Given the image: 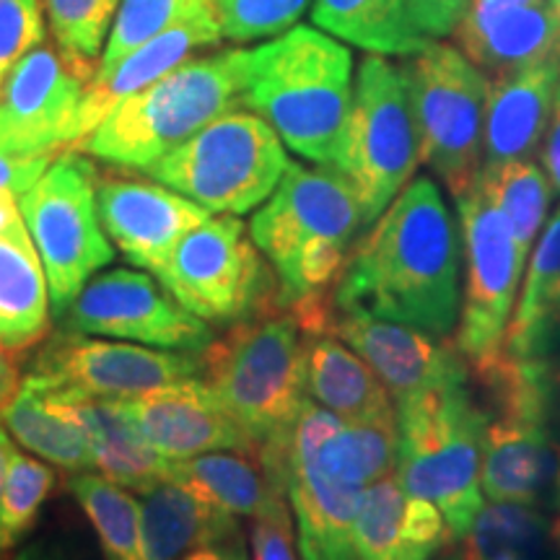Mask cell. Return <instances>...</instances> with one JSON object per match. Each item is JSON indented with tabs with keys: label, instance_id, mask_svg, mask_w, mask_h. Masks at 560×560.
<instances>
[{
	"label": "cell",
	"instance_id": "18",
	"mask_svg": "<svg viewBox=\"0 0 560 560\" xmlns=\"http://www.w3.org/2000/svg\"><path fill=\"white\" fill-rule=\"evenodd\" d=\"M117 402L140 436L170 462L192 459L208 452H244L260 457L252 439L200 376Z\"/></svg>",
	"mask_w": 560,
	"mask_h": 560
},
{
	"label": "cell",
	"instance_id": "27",
	"mask_svg": "<svg viewBox=\"0 0 560 560\" xmlns=\"http://www.w3.org/2000/svg\"><path fill=\"white\" fill-rule=\"evenodd\" d=\"M304 380L306 397L342 420L397 410L380 376L332 332H304Z\"/></svg>",
	"mask_w": 560,
	"mask_h": 560
},
{
	"label": "cell",
	"instance_id": "7",
	"mask_svg": "<svg viewBox=\"0 0 560 560\" xmlns=\"http://www.w3.org/2000/svg\"><path fill=\"white\" fill-rule=\"evenodd\" d=\"M291 159L252 109H231L143 170L208 213H249L270 198Z\"/></svg>",
	"mask_w": 560,
	"mask_h": 560
},
{
	"label": "cell",
	"instance_id": "24",
	"mask_svg": "<svg viewBox=\"0 0 560 560\" xmlns=\"http://www.w3.org/2000/svg\"><path fill=\"white\" fill-rule=\"evenodd\" d=\"M50 330V285L45 265L21 219L19 195L0 192V348L37 346Z\"/></svg>",
	"mask_w": 560,
	"mask_h": 560
},
{
	"label": "cell",
	"instance_id": "15",
	"mask_svg": "<svg viewBox=\"0 0 560 560\" xmlns=\"http://www.w3.org/2000/svg\"><path fill=\"white\" fill-rule=\"evenodd\" d=\"M60 317L68 332L164 350L202 353L213 342L208 322L187 312L156 278L128 268L96 272Z\"/></svg>",
	"mask_w": 560,
	"mask_h": 560
},
{
	"label": "cell",
	"instance_id": "47",
	"mask_svg": "<svg viewBox=\"0 0 560 560\" xmlns=\"http://www.w3.org/2000/svg\"><path fill=\"white\" fill-rule=\"evenodd\" d=\"M16 560H70L60 548H52V545H30L16 556Z\"/></svg>",
	"mask_w": 560,
	"mask_h": 560
},
{
	"label": "cell",
	"instance_id": "29",
	"mask_svg": "<svg viewBox=\"0 0 560 560\" xmlns=\"http://www.w3.org/2000/svg\"><path fill=\"white\" fill-rule=\"evenodd\" d=\"M317 30L384 58H410L429 45L412 19L410 0H312Z\"/></svg>",
	"mask_w": 560,
	"mask_h": 560
},
{
	"label": "cell",
	"instance_id": "39",
	"mask_svg": "<svg viewBox=\"0 0 560 560\" xmlns=\"http://www.w3.org/2000/svg\"><path fill=\"white\" fill-rule=\"evenodd\" d=\"M312 0H213L221 34L231 42L270 39L289 32Z\"/></svg>",
	"mask_w": 560,
	"mask_h": 560
},
{
	"label": "cell",
	"instance_id": "12",
	"mask_svg": "<svg viewBox=\"0 0 560 560\" xmlns=\"http://www.w3.org/2000/svg\"><path fill=\"white\" fill-rule=\"evenodd\" d=\"M342 418L306 397L289 436L260 450V462L272 480L283 482L296 520L301 560H359L353 522L363 488L348 486L319 465L322 439Z\"/></svg>",
	"mask_w": 560,
	"mask_h": 560
},
{
	"label": "cell",
	"instance_id": "33",
	"mask_svg": "<svg viewBox=\"0 0 560 560\" xmlns=\"http://www.w3.org/2000/svg\"><path fill=\"white\" fill-rule=\"evenodd\" d=\"M70 493L89 516L107 560H151L136 493L115 486L100 472H75L70 478Z\"/></svg>",
	"mask_w": 560,
	"mask_h": 560
},
{
	"label": "cell",
	"instance_id": "35",
	"mask_svg": "<svg viewBox=\"0 0 560 560\" xmlns=\"http://www.w3.org/2000/svg\"><path fill=\"white\" fill-rule=\"evenodd\" d=\"M548 522L527 503L482 506L462 537V560H540Z\"/></svg>",
	"mask_w": 560,
	"mask_h": 560
},
{
	"label": "cell",
	"instance_id": "13",
	"mask_svg": "<svg viewBox=\"0 0 560 560\" xmlns=\"http://www.w3.org/2000/svg\"><path fill=\"white\" fill-rule=\"evenodd\" d=\"M454 200L459 208L467 262L465 301L459 304L454 346L467 366L478 371L501 355L527 257L522 255L501 210L486 198L478 182Z\"/></svg>",
	"mask_w": 560,
	"mask_h": 560
},
{
	"label": "cell",
	"instance_id": "34",
	"mask_svg": "<svg viewBox=\"0 0 560 560\" xmlns=\"http://www.w3.org/2000/svg\"><path fill=\"white\" fill-rule=\"evenodd\" d=\"M480 190L501 210L511 234L527 257L540 234L552 198L548 174L535 161H506V164L482 166L478 174Z\"/></svg>",
	"mask_w": 560,
	"mask_h": 560
},
{
	"label": "cell",
	"instance_id": "26",
	"mask_svg": "<svg viewBox=\"0 0 560 560\" xmlns=\"http://www.w3.org/2000/svg\"><path fill=\"white\" fill-rule=\"evenodd\" d=\"M138 503L151 560H182L192 550L242 532L234 514L213 506L172 475L140 490Z\"/></svg>",
	"mask_w": 560,
	"mask_h": 560
},
{
	"label": "cell",
	"instance_id": "32",
	"mask_svg": "<svg viewBox=\"0 0 560 560\" xmlns=\"http://www.w3.org/2000/svg\"><path fill=\"white\" fill-rule=\"evenodd\" d=\"M397 410L359 420H340L322 439L317 459L348 486L363 488L397 470Z\"/></svg>",
	"mask_w": 560,
	"mask_h": 560
},
{
	"label": "cell",
	"instance_id": "22",
	"mask_svg": "<svg viewBox=\"0 0 560 560\" xmlns=\"http://www.w3.org/2000/svg\"><path fill=\"white\" fill-rule=\"evenodd\" d=\"M560 89V58L490 75L486 94V164L527 161L542 145Z\"/></svg>",
	"mask_w": 560,
	"mask_h": 560
},
{
	"label": "cell",
	"instance_id": "51",
	"mask_svg": "<svg viewBox=\"0 0 560 560\" xmlns=\"http://www.w3.org/2000/svg\"><path fill=\"white\" fill-rule=\"evenodd\" d=\"M552 389H556L560 395V369L552 371Z\"/></svg>",
	"mask_w": 560,
	"mask_h": 560
},
{
	"label": "cell",
	"instance_id": "49",
	"mask_svg": "<svg viewBox=\"0 0 560 560\" xmlns=\"http://www.w3.org/2000/svg\"><path fill=\"white\" fill-rule=\"evenodd\" d=\"M552 9V19H556V30H558V47H560V0H550Z\"/></svg>",
	"mask_w": 560,
	"mask_h": 560
},
{
	"label": "cell",
	"instance_id": "28",
	"mask_svg": "<svg viewBox=\"0 0 560 560\" xmlns=\"http://www.w3.org/2000/svg\"><path fill=\"white\" fill-rule=\"evenodd\" d=\"M0 423L21 446L55 467L73 475L94 470L86 431L32 376H24L16 395L0 408Z\"/></svg>",
	"mask_w": 560,
	"mask_h": 560
},
{
	"label": "cell",
	"instance_id": "5",
	"mask_svg": "<svg viewBox=\"0 0 560 560\" xmlns=\"http://www.w3.org/2000/svg\"><path fill=\"white\" fill-rule=\"evenodd\" d=\"M488 412L465 384L420 392L397 402V480L444 514L462 540L482 509V450Z\"/></svg>",
	"mask_w": 560,
	"mask_h": 560
},
{
	"label": "cell",
	"instance_id": "9",
	"mask_svg": "<svg viewBox=\"0 0 560 560\" xmlns=\"http://www.w3.org/2000/svg\"><path fill=\"white\" fill-rule=\"evenodd\" d=\"M96 185V166L68 149L50 161L30 190L19 195L21 219L45 265L50 304L58 317L115 257L100 219Z\"/></svg>",
	"mask_w": 560,
	"mask_h": 560
},
{
	"label": "cell",
	"instance_id": "19",
	"mask_svg": "<svg viewBox=\"0 0 560 560\" xmlns=\"http://www.w3.org/2000/svg\"><path fill=\"white\" fill-rule=\"evenodd\" d=\"M100 219L109 242L138 268L153 272L182 236L210 219L206 208L161 182L107 174L96 185Z\"/></svg>",
	"mask_w": 560,
	"mask_h": 560
},
{
	"label": "cell",
	"instance_id": "31",
	"mask_svg": "<svg viewBox=\"0 0 560 560\" xmlns=\"http://www.w3.org/2000/svg\"><path fill=\"white\" fill-rule=\"evenodd\" d=\"M170 475L236 520H252L278 490H285L270 478L260 457L244 452H208L192 459L170 462Z\"/></svg>",
	"mask_w": 560,
	"mask_h": 560
},
{
	"label": "cell",
	"instance_id": "36",
	"mask_svg": "<svg viewBox=\"0 0 560 560\" xmlns=\"http://www.w3.org/2000/svg\"><path fill=\"white\" fill-rule=\"evenodd\" d=\"M55 45L70 58L100 66L120 0H42Z\"/></svg>",
	"mask_w": 560,
	"mask_h": 560
},
{
	"label": "cell",
	"instance_id": "2",
	"mask_svg": "<svg viewBox=\"0 0 560 560\" xmlns=\"http://www.w3.org/2000/svg\"><path fill=\"white\" fill-rule=\"evenodd\" d=\"M363 223L350 182L322 164L291 161L283 179L252 215L249 236L278 280V306L310 322L332 306V291Z\"/></svg>",
	"mask_w": 560,
	"mask_h": 560
},
{
	"label": "cell",
	"instance_id": "14",
	"mask_svg": "<svg viewBox=\"0 0 560 560\" xmlns=\"http://www.w3.org/2000/svg\"><path fill=\"white\" fill-rule=\"evenodd\" d=\"M96 66L42 42L0 83V151L58 156L79 140L83 94Z\"/></svg>",
	"mask_w": 560,
	"mask_h": 560
},
{
	"label": "cell",
	"instance_id": "16",
	"mask_svg": "<svg viewBox=\"0 0 560 560\" xmlns=\"http://www.w3.org/2000/svg\"><path fill=\"white\" fill-rule=\"evenodd\" d=\"M32 376L102 400H130L202 374V353L60 332L34 355Z\"/></svg>",
	"mask_w": 560,
	"mask_h": 560
},
{
	"label": "cell",
	"instance_id": "38",
	"mask_svg": "<svg viewBox=\"0 0 560 560\" xmlns=\"http://www.w3.org/2000/svg\"><path fill=\"white\" fill-rule=\"evenodd\" d=\"M52 486L55 472L45 462L13 452L0 499V550L13 548L32 529Z\"/></svg>",
	"mask_w": 560,
	"mask_h": 560
},
{
	"label": "cell",
	"instance_id": "37",
	"mask_svg": "<svg viewBox=\"0 0 560 560\" xmlns=\"http://www.w3.org/2000/svg\"><path fill=\"white\" fill-rule=\"evenodd\" d=\"M213 5V0H120L96 73H104L166 26Z\"/></svg>",
	"mask_w": 560,
	"mask_h": 560
},
{
	"label": "cell",
	"instance_id": "8",
	"mask_svg": "<svg viewBox=\"0 0 560 560\" xmlns=\"http://www.w3.org/2000/svg\"><path fill=\"white\" fill-rule=\"evenodd\" d=\"M420 164V138L402 66L366 55L332 166L350 182L371 226L405 190Z\"/></svg>",
	"mask_w": 560,
	"mask_h": 560
},
{
	"label": "cell",
	"instance_id": "46",
	"mask_svg": "<svg viewBox=\"0 0 560 560\" xmlns=\"http://www.w3.org/2000/svg\"><path fill=\"white\" fill-rule=\"evenodd\" d=\"M19 387H21L19 371L9 359H5L3 348H0V408H3V405L9 402L13 395H16Z\"/></svg>",
	"mask_w": 560,
	"mask_h": 560
},
{
	"label": "cell",
	"instance_id": "40",
	"mask_svg": "<svg viewBox=\"0 0 560 560\" xmlns=\"http://www.w3.org/2000/svg\"><path fill=\"white\" fill-rule=\"evenodd\" d=\"M45 37L47 16L42 0H0V83Z\"/></svg>",
	"mask_w": 560,
	"mask_h": 560
},
{
	"label": "cell",
	"instance_id": "45",
	"mask_svg": "<svg viewBox=\"0 0 560 560\" xmlns=\"http://www.w3.org/2000/svg\"><path fill=\"white\" fill-rule=\"evenodd\" d=\"M182 560H249L247 556V542H244L242 532L226 537V540L210 542L206 548L192 550L190 556H185Z\"/></svg>",
	"mask_w": 560,
	"mask_h": 560
},
{
	"label": "cell",
	"instance_id": "4",
	"mask_svg": "<svg viewBox=\"0 0 560 560\" xmlns=\"http://www.w3.org/2000/svg\"><path fill=\"white\" fill-rule=\"evenodd\" d=\"M249 60L252 50L242 47L195 55L117 104L73 151L128 170H149L221 115L247 107Z\"/></svg>",
	"mask_w": 560,
	"mask_h": 560
},
{
	"label": "cell",
	"instance_id": "44",
	"mask_svg": "<svg viewBox=\"0 0 560 560\" xmlns=\"http://www.w3.org/2000/svg\"><path fill=\"white\" fill-rule=\"evenodd\" d=\"M542 170L548 174L552 192L560 195V89L556 96V107H552L548 130L542 138Z\"/></svg>",
	"mask_w": 560,
	"mask_h": 560
},
{
	"label": "cell",
	"instance_id": "43",
	"mask_svg": "<svg viewBox=\"0 0 560 560\" xmlns=\"http://www.w3.org/2000/svg\"><path fill=\"white\" fill-rule=\"evenodd\" d=\"M55 156H9L0 151V192L21 195L45 174Z\"/></svg>",
	"mask_w": 560,
	"mask_h": 560
},
{
	"label": "cell",
	"instance_id": "42",
	"mask_svg": "<svg viewBox=\"0 0 560 560\" xmlns=\"http://www.w3.org/2000/svg\"><path fill=\"white\" fill-rule=\"evenodd\" d=\"M470 0H410L418 30L431 39H444L465 16Z\"/></svg>",
	"mask_w": 560,
	"mask_h": 560
},
{
	"label": "cell",
	"instance_id": "20",
	"mask_svg": "<svg viewBox=\"0 0 560 560\" xmlns=\"http://www.w3.org/2000/svg\"><path fill=\"white\" fill-rule=\"evenodd\" d=\"M452 34L486 79L560 58L550 0H470Z\"/></svg>",
	"mask_w": 560,
	"mask_h": 560
},
{
	"label": "cell",
	"instance_id": "21",
	"mask_svg": "<svg viewBox=\"0 0 560 560\" xmlns=\"http://www.w3.org/2000/svg\"><path fill=\"white\" fill-rule=\"evenodd\" d=\"M223 39L219 16H215V5H208L192 16L177 21V24L166 26L156 37L136 47V50L117 60L115 66L104 73L91 75L86 94H83L81 115H79V140L89 136L91 130L109 115L117 104L138 94L151 83L164 79L170 70L190 60L206 47H215ZM73 145V149H75Z\"/></svg>",
	"mask_w": 560,
	"mask_h": 560
},
{
	"label": "cell",
	"instance_id": "48",
	"mask_svg": "<svg viewBox=\"0 0 560 560\" xmlns=\"http://www.w3.org/2000/svg\"><path fill=\"white\" fill-rule=\"evenodd\" d=\"M13 444L9 439V431L3 429V423H0V499H3V486H5V472H9V462L13 457ZM3 552V550H0Z\"/></svg>",
	"mask_w": 560,
	"mask_h": 560
},
{
	"label": "cell",
	"instance_id": "6",
	"mask_svg": "<svg viewBox=\"0 0 560 560\" xmlns=\"http://www.w3.org/2000/svg\"><path fill=\"white\" fill-rule=\"evenodd\" d=\"M202 374L260 452L289 436L306 402L304 332L291 312L272 306L210 342Z\"/></svg>",
	"mask_w": 560,
	"mask_h": 560
},
{
	"label": "cell",
	"instance_id": "3",
	"mask_svg": "<svg viewBox=\"0 0 560 560\" xmlns=\"http://www.w3.org/2000/svg\"><path fill=\"white\" fill-rule=\"evenodd\" d=\"M353 100V55L317 26L296 24L252 50L247 109L285 149L330 166Z\"/></svg>",
	"mask_w": 560,
	"mask_h": 560
},
{
	"label": "cell",
	"instance_id": "30",
	"mask_svg": "<svg viewBox=\"0 0 560 560\" xmlns=\"http://www.w3.org/2000/svg\"><path fill=\"white\" fill-rule=\"evenodd\" d=\"M560 338V208L532 255L527 283L509 322L503 350L516 359H548Z\"/></svg>",
	"mask_w": 560,
	"mask_h": 560
},
{
	"label": "cell",
	"instance_id": "1",
	"mask_svg": "<svg viewBox=\"0 0 560 560\" xmlns=\"http://www.w3.org/2000/svg\"><path fill=\"white\" fill-rule=\"evenodd\" d=\"M459 262L462 234L444 195L416 177L350 249L332 304L446 338L459 319Z\"/></svg>",
	"mask_w": 560,
	"mask_h": 560
},
{
	"label": "cell",
	"instance_id": "50",
	"mask_svg": "<svg viewBox=\"0 0 560 560\" xmlns=\"http://www.w3.org/2000/svg\"><path fill=\"white\" fill-rule=\"evenodd\" d=\"M550 535H552V540H556V545H558V548H560V516H558V522L552 524Z\"/></svg>",
	"mask_w": 560,
	"mask_h": 560
},
{
	"label": "cell",
	"instance_id": "17",
	"mask_svg": "<svg viewBox=\"0 0 560 560\" xmlns=\"http://www.w3.org/2000/svg\"><path fill=\"white\" fill-rule=\"evenodd\" d=\"M330 330L369 363L395 402L470 380V366L450 338L433 340L431 332L382 319L359 306H335Z\"/></svg>",
	"mask_w": 560,
	"mask_h": 560
},
{
	"label": "cell",
	"instance_id": "25",
	"mask_svg": "<svg viewBox=\"0 0 560 560\" xmlns=\"http://www.w3.org/2000/svg\"><path fill=\"white\" fill-rule=\"evenodd\" d=\"M32 380L39 382L55 402L79 420L94 452V470L102 478L138 495L140 490L151 488L153 482L170 475V459L161 457L149 441L140 436L120 402L89 397L83 392L42 382L37 376Z\"/></svg>",
	"mask_w": 560,
	"mask_h": 560
},
{
	"label": "cell",
	"instance_id": "23",
	"mask_svg": "<svg viewBox=\"0 0 560 560\" xmlns=\"http://www.w3.org/2000/svg\"><path fill=\"white\" fill-rule=\"evenodd\" d=\"M450 540L444 514L392 475L361 493L353 522L359 560H431Z\"/></svg>",
	"mask_w": 560,
	"mask_h": 560
},
{
	"label": "cell",
	"instance_id": "11",
	"mask_svg": "<svg viewBox=\"0 0 560 560\" xmlns=\"http://www.w3.org/2000/svg\"><path fill=\"white\" fill-rule=\"evenodd\" d=\"M151 276L210 325H240L278 306L276 272L249 229L229 213L187 231Z\"/></svg>",
	"mask_w": 560,
	"mask_h": 560
},
{
	"label": "cell",
	"instance_id": "41",
	"mask_svg": "<svg viewBox=\"0 0 560 560\" xmlns=\"http://www.w3.org/2000/svg\"><path fill=\"white\" fill-rule=\"evenodd\" d=\"M252 560H301L285 490H278L260 514L252 516Z\"/></svg>",
	"mask_w": 560,
	"mask_h": 560
},
{
	"label": "cell",
	"instance_id": "10",
	"mask_svg": "<svg viewBox=\"0 0 560 560\" xmlns=\"http://www.w3.org/2000/svg\"><path fill=\"white\" fill-rule=\"evenodd\" d=\"M416 112L420 161L454 198L478 182L486 132V73L459 47L429 42L402 62Z\"/></svg>",
	"mask_w": 560,
	"mask_h": 560
}]
</instances>
